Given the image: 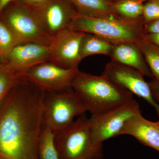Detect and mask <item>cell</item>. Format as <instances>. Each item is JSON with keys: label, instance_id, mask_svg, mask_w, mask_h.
Segmentation results:
<instances>
[{"label": "cell", "instance_id": "25", "mask_svg": "<svg viewBox=\"0 0 159 159\" xmlns=\"http://www.w3.org/2000/svg\"><path fill=\"white\" fill-rule=\"evenodd\" d=\"M153 97L159 103V81L153 79L148 82Z\"/></svg>", "mask_w": 159, "mask_h": 159}, {"label": "cell", "instance_id": "24", "mask_svg": "<svg viewBox=\"0 0 159 159\" xmlns=\"http://www.w3.org/2000/svg\"><path fill=\"white\" fill-rule=\"evenodd\" d=\"M144 30L147 34L159 33V19L146 23L144 25Z\"/></svg>", "mask_w": 159, "mask_h": 159}, {"label": "cell", "instance_id": "6", "mask_svg": "<svg viewBox=\"0 0 159 159\" xmlns=\"http://www.w3.org/2000/svg\"><path fill=\"white\" fill-rule=\"evenodd\" d=\"M0 20L9 26L21 43L51 45L53 37L45 29L36 10L13 2L3 11Z\"/></svg>", "mask_w": 159, "mask_h": 159}, {"label": "cell", "instance_id": "22", "mask_svg": "<svg viewBox=\"0 0 159 159\" xmlns=\"http://www.w3.org/2000/svg\"><path fill=\"white\" fill-rule=\"evenodd\" d=\"M159 19V4L153 0L147 1L144 4L142 20L146 23Z\"/></svg>", "mask_w": 159, "mask_h": 159}, {"label": "cell", "instance_id": "12", "mask_svg": "<svg viewBox=\"0 0 159 159\" xmlns=\"http://www.w3.org/2000/svg\"><path fill=\"white\" fill-rule=\"evenodd\" d=\"M36 10L43 26L52 37L69 29L78 15L68 0H51Z\"/></svg>", "mask_w": 159, "mask_h": 159}, {"label": "cell", "instance_id": "21", "mask_svg": "<svg viewBox=\"0 0 159 159\" xmlns=\"http://www.w3.org/2000/svg\"><path fill=\"white\" fill-rule=\"evenodd\" d=\"M21 43L7 25L0 20V58L4 57L14 47Z\"/></svg>", "mask_w": 159, "mask_h": 159}, {"label": "cell", "instance_id": "14", "mask_svg": "<svg viewBox=\"0 0 159 159\" xmlns=\"http://www.w3.org/2000/svg\"><path fill=\"white\" fill-rule=\"evenodd\" d=\"M109 56L111 61L139 71L144 77L153 78L143 54L134 43L114 44Z\"/></svg>", "mask_w": 159, "mask_h": 159}, {"label": "cell", "instance_id": "3", "mask_svg": "<svg viewBox=\"0 0 159 159\" xmlns=\"http://www.w3.org/2000/svg\"><path fill=\"white\" fill-rule=\"evenodd\" d=\"M59 159H103L102 144H94L89 119L84 115L54 134Z\"/></svg>", "mask_w": 159, "mask_h": 159}, {"label": "cell", "instance_id": "16", "mask_svg": "<svg viewBox=\"0 0 159 159\" xmlns=\"http://www.w3.org/2000/svg\"><path fill=\"white\" fill-rule=\"evenodd\" d=\"M114 11L119 19L133 23H142L144 2L140 0H117L111 2Z\"/></svg>", "mask_w": 159, "mask_h": 159}, {"label": "cell", "instance_id": "9", "mask_svg": "<svg viewBox=\"0 0 159 159\" xmlns=\"http://www.w3.org/2000/svg\"><path fill=\"white\" fill-rule=\"evenodd\" d=\"M102 74L133 95L144 99L154 108L159 119V103L154 97L148 82L145 81L141 73L111 61L106 65Z\"/></svg>", "mask_w": 159, "mask_h": 159}, {"label": "cell", "instance_id": "1", "mask_svg": "<svg viewBox=\"0 0 159 159\" xmlns=\"http://www.w3.org/2000/svg\"><path fill=\"white\" fill-rule=\"evenodd\" d=\"M44 91L25 75L0 106V159H39Z\"/></svg>", "mask_w": 159, "mask_h": 159}, {"label": "cell", "instance_id": "17", "mask_svg": "<svg viewBox=\"0 0 159 159\" xmlns=\"http://www.w3.org/2000/svg\"><path fill=\"white\" fill-rule=\"evenodd\" d=\"M113 45L108 41L97 35L85 33L80 43V57L83 59L94 54L110 56Z\"/></svg>", "mask_w": 159, "mask_h": 159}, {"label": "cell", "instance_id": "10", "mask_svg": "<svg viewBox=\"0 0 159 159\" xmlns=\"http://www.w3.org/2000/svg\"><path fill=\"white\" fill-rule=\"evenodd\" d=\"M85 33L68 29L56 34L50 45V61L66 68H78L82 60L80 43Z\"/></svg>", "mask_w": 159, "mask_h": 159}, {"label": "cell", "instance_id": "2", "mask_svg": "<svg viewBox=\"0 0 159 159\" xmlns=\"http://www.w3.org/2000/svg\"><path fill=\"white\" fill-rule=\"evenodd\" d=\"M71 88L86 111L104 113L133 100L134 95L104 76L79 71Z\"/></svg>", "mask_w": 159, "mask_h": 159}, {"label": "cell", "instance_id": "29", "mask_svg": "<svg viewBox=\"0 0 159 159\" xmlns=\"http://www.w3.org/2000/svg\"><path fill=\"white\" fill-rule=\"evenodd\" d=\"M153 1H155V2H157L159 4V0H153Z\"/></svg>", "mask_w": 159, "mask_h": 159}, {"label": "cell", "instance_id": "23", "mask_svg": "<svg viewBox=\"0 0 159 159\" xmlns=\"http://www.w3.org/2000/svg\"><path fill=\"white\" fill-rule=\"evenodd\" d=\"M50 1L51 0H14L13 2L31 9L37 10Z\"/></svg>", "mask_w": 159, "mask_h": 159}, {"label": "cell", "instance_id": "15", "mask_svg": "<svg viewBox=\"0 0 159 159\" xmlns=\"http://www.w3.org/2000/svg\"><path fill=\"white\" fill-rule=\"evenodd\" d=\"M68 1L74 6L79 15L91 17L119 19L114 11L112 3L108 0Z\"/></svg>", "mask_w": 159, "mask_h": 159}, {"label": "cell", "instance_id": "27", "mask_svg": "<svg viewBox=\"0 0 159 159\" xmlns=\"http://www.w3.org/2000/svg\"><path fill=\"white\" fill-rule=\"evenodd\" d=\"M14 0H0V17L3 11Z\"/></svg>", "mask_w": 159, "mask_h": 159}, {"label": "cell", "instance_id": "7", "mask_svg": "<svg viewBox=\"0 0 159 159\" xmlns=\"http://www.w3.org/2000/svg\"><path fill=\"white\" fill-rule=\"evenodd\" d=\"M140 112L139 103L134 99L104 113L92 115L89 120L92 141L100 145L106 140L120 135L127 121Z\"/></svg>", "mask_w": 159, "mask_h": 159}, {"label": "cell", "instance_id": "20", "mask_svg": "<svg viewBox=\"0 0 159 159\" xmlns=\"http://www.w3.org/2000/svg\"><path fill=\"white\" fill-rule=\"evenodd\" d=\"M24 75L12 70L0 61V106L12 87Z\"/></svg>", "mask_w": 159, "mask_h": 159}, {"label": "cell", "instance_id": "19", "mask_svg": "<svg viewBox=\"0 0 159 159\" xmlns=\"http://www.w3.org/2000/svg\"><path fill=\"white\" fill-rule=\"evenodd\" d=\"M39 159H59L54 144V134L43 126L38 144Z\"/></svg>", "mask_w": 159, "mask_h": 159}, {"label": "cell", "instance_id": "28", "mask_svg": "<svg viewBox=\"0 0 159 159\" xmlns=\"http://www.w3.org/2000/svg\"><path fill=\"white\" fill-rule=\"evenodd\" d=\"M108 1L111 2H115V1H117V0H108ZM140 1H142L143 2H147V1H150V0H140Z\"/></svg>", "mask_w": 159, "mask_h": 159}, {"label": "cell", "instance_id": "18", "mask_svg": "<svg viewBox=\"0 0 159 159\" xmlns=\"http://www.w3.org/2000/svg\"><path fill=\"white\" fill-rule=\"evenodd\" d=\"M134 43L143 54L154 79L159 81V47L145 38Z\"/></svg>", "mask_w": 159, "mask_h": 159}, {"label": "cell", "instance_id": "8", "mask_svg": "<svg viewBox=\"0 0 159 159\" xmlns=\"http://www.w3.org/2000/svg\"><path fill=\"white\" fill-rule=\"evenodd\" d=\"M79 71L78 68H66L48 61L32 67L24 75L45 92H56L71 88Z\"/></svg>", "mask_w": 159, "mask_h": 159}, {"label": "cell", "instance_id": "30", "mask_svg": "<svg viewBox=\"0 0 159 159\" xmlns=\"http://www.w3.org/2000/svg\"><path fill=\"white\" fill-rule=\"evenodd\" d=\"M157 122V123H158V124L159 125V119L158 121Z\"/></svg>", "mask_w": 159, "mask_h": 159}, {"label": "cell", "instance_id": "4", "mask_svg": "<svg viewBox=\"0 0 159 159\" xmlns=\"http://www.w3.org/2000/svg\"><path fill=\"white\" fill-rule=\"evenodd\" d=\"M144 25L117 18L91 17L77 15L69 29L95 34L115 44L135 43L145 39L147 34Z\"/></svg>", "mask_w": 159, "mask_h": 159}, {"label": "cell", "instance_id": "11", "mask_svg": "<svg viewBox=\"0 0 159 159\" xmlns=\"http://www.w3.org/2000/svg\"><path fill=\"white\" fill-rule=\"evenodd\" d=\"M50 46L28 42L16 46L0 61L12 70L25 73L34 66L50 61Z\"/></svg>", "mask_w": 159, "mask_h": 159}, {"label": "cell", "instance_id": "5", "mask_svg": "<svg viewBox=\"0 0 159 159\" xmlns=\"http://www.w3.org/2000/svg\"><path fill=\"white\" fill-rule=\"evenodd\" d=\"M86 112L72 88L56 92H45L43 102V126L54 134L68 126L76 117Z\"/></svg>", "mask_w": 159, "mask_h": 159}, {"label": "cell", "instance_id": "26", "mask_svg": "<svg viewBox=\"0 0 159 159\" xmlns=\"http://www.w3.org/2000/svg\"><path fill=\"white\" fill-rule=\"evenodd\" d=\"M145 39L149 42L159 47V33L147 34Z\"/></svg>", "mask_w": 159, "mask_h": 159}, {"label": "cell", "instance_id": "13", "mask_svg": "<svg viewBox=\"0 0 159 159\" xmlns=\"http://www.w3.org/2000/svg\"><path fill=\"white\" fill-rule=\"evenodd\" d=\"M125 134L134 137L143 145L159 152L158 123L145 119L141 112L131 117L124 125L120 135Z\"/></svg>", "mask_w": 159, "mask_h": 159}]
</instances>
